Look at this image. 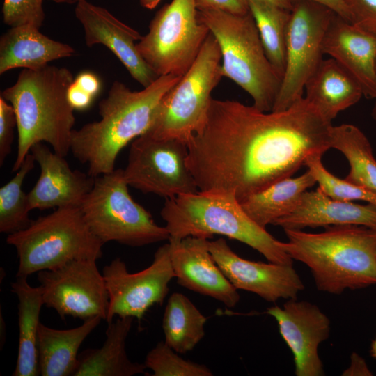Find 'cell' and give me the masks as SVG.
Segmentation results:
<instances>
[{
  "label": "cell",
  "mask_w": 376,
  "mask_h": 376,
  "mask_svg": "<svg viewBox=\"0 0 376 376\" xmlns=\"http://www.w3.org/2000/svg\"><path fill=\"white\" fill-rule=\"evenodd\" d=\"M331 127L304 97L279 111L212 98L203 128L187 143V164L199 191L241 201L330 149Z\"/></svg>",
  "instance_id": "cell-1"
},
{
  "label": "cell",
  "mask_w": 376,
  "mask_h": 376,
  "mask_svg": "<svg viewBox=\"0 0 376 376\" xmlns=\"http://www.w3.org/2000/svg\"><path fill=\"white\" fill-rule=\"evenodd\" d=\"M180 77L159 76L139 91L113 81L99 103L100 120L72 133L70 151L81 163L88 164L90 175L96 178L115 170L120 150L149 130L163 97Z\"/></svg>",
  "instance_id": "cell-2"
},
{
  "label": "cell",
  "mask_w": 376,
  "mask_h": 376,
  "mask_svg": "<svg viewBox=\"0 0 376 376\" xmlns=\"http://www.w3.org/2000/svg\"><path fill=\"white\" fill-rule=\"evenodd\" d=\"M73 80L66 68H24L16 82L1 93L13 106L17 122V151L12 171L19 170L36 143H47L63 157L70 151L75 117L67 93Z\"/></svg>",
  "instance_id": "cell-3"
},
{
  "label": "cell",
  "mask_w": 376,
  "mask_h": 376,
  "mask_svg": "<svg viewBox=\"0 0 376 376\" xmlns=\"http://www.w3.org/2000/svg\"><path fill=\"white\" fill-rule=\"evenodd\" d=\"M318 233L285 229L281 248L305 264L318 290L340 295L376 285V230L363 226H330Z\"/></svg>",
  "instance_id": "cell-4"
},
{
  "label": "cell",
  "mask_w": 376,
  "mask_h": 376,
  "mask_svg": "<svg viewBox=\"0 0 376 376\" xmlns=\"http://www.w3.org/2000/svg\"><path fill=\"white\" fill-rule=\"evenodd\" d=\"M160 214L169 240L188 236L211 239L221 235L246 244L269 262L292 265L293 260L281 248L280 241L246 214L233 194L198 191L166 198Z\"/></svg>",
  "instance_id": "cell-5"
},
{
  "label": "cell",
  "mask_w": 376,
  "mask_h": 376,
  "mask_svg": "<svg viewBox=\"0 0 376 376\" xmlns=\"http://www.w3.org/2000/svg\"><path fill=\"white\" fill-rule=\"evenodd\" d=\"M198 17L217 41L221 53V72L252 98L254 106L271 111L281 77L267 57L254 19L221 10H198Z\"/></svg>",
  "instance_id": "cell-6"
},
{
  "label": "cell",
  "mask_w": 376,
  "mask_h": 376,
  "mask_svg": "<svg viewBox=\"0 0 376 376\" xmlns=\"http://www.w3.org/2000/svg\"><path fill=\"white\" fill-rule=\"evenodd\" d=\"M6 242L17 253V276L28 277L77 260H97L104 243L86 223L79 207L56 208L32 220L26 228L9 234Z\"/></svg>",
  "instance_id": "cell-7"
},
{
  "label": "cell",
  "mask_w": 376,
  "mask_h": 376,
  "mask_svg": "<svg viewBox=\"0 0 376 376\" xmlns=\"http://www.w3.org/2000/svg\"><path fill=\"white\" fill-rule=\"evenodd\" d=\"M123 169L95 178L79 209L93 233L104 244L114 241L142 246L169 239L165 226L130 196Z\"/></svg>",
  "instance_id": "cell-8"
},
{
  "label": "cell",
  "mask_w": 376,
  "mask_h": 376,
  "mask_svg": "<svg viewBox=\"0 0 376 376\" xmlns=\"http://www.w3.org/2000/svg\"><path fill=\"white\" fill-rule=\"evenodd\" d=\"M221 61L219 44L210 33L194 63L163 97L156 117L145 134L187 144L206 121L211 93L223 77Z\"/></svg>",
  "instance_id": "cell-9"
},
{
  "label": "cell",
  "mask_w": 376,
  "mask_h": 376,
  "mask_svg": "<svg viewBox=\"0 0 376 376\" xmlns=\"http://www.w3.org/2000/svg\"><path fill=\"white\" fill-rule=\"evenodd\" d=\"M136 47L157 75L182 77L197 58L209 29L198 19L196 0H172L163 6Z\"/></svg>",
  "instance_id": "cell-10"
},
{
  "label": "cell",
  "mask_w": 376,
  "mask_h": 376,
  "mask_svg": "<svg viewBox=\"0 0 376 376\" xmlns=\"http://www.w3.org/2000/svg\"><path fill=\"white\" fill-rule=\"evenodd\" d=\"M335 13L307 1L293 2L288 28L285 66L272 111H283L303 97L306 84L324 54L326 32Z\"/></svg>",
  "instance_id": "cell-11"
},
{
  "label": "cell",
  "mask_w": 376,
  "mask_h": 376,
  "mask_svg": "<svg viewBox=\"0 0 376 376\" xmlns=\"http://www.w3.org/2000/svg\"><path fill=\"white\" fill-rule=\"evenodd\" d=\"M187 144L146 134L130 146L124 178L129 186L144 194L166 198L196 193V181L187 166Z\"/></svg>",
  "instance_id": "cell-12"
},
{
  "label": "cell",
  "mask_w": 376,
  "mask_h": 376,
  "mask_svg": "<svg viewBox=\"0 0 376 376\" xmlns=\"http://www.w3.org/2000/svg\"><path fill=\"white\" fill-rule=\"evenodd\" d=\"M102 274L109 294L107 324L115 315L132 317L140 322L150 308L162 304L169 282L175 277L170 244L159 247L150 265L140 272H129L125 263L116 258L104 266Z\"/></svg>",
  "instance_id": "cell-13"
},
{
  "label": "cell",
  "mask_w": 376,
  "mask_h": 376,
  "mask_svg": "<svg viewBox=\"0 0 376 376\" xmlns=\"http://www.w3.org/2000/svg\"><path fill=\"white\" fill-rule=\"evenodd\" d=\"M43 304L61 319L70 315L86 320H106L109 294L96 260H77L51 270L37 273Z\"/></svg>",
  "instance_id": "cell-14"
},
{
  "label": "cell",
  "mask_w": 376,
  "mask_h": 376,
  "mask_svg": "<svg viewBox=\"0 0 376 376\" xmlns=\"http://www.w3.org/2000/svg\"><path fill=\"white\" fill-rule=\"evenodd\" d=\"M209 251L236 289L255 293L267 301L297 299L304 288L292 265L246 260L236 254L224 238L209 240Z\"/></svg>",
  "instance_id": "cell-15"
},
{
  "label": "cell",
  "mask_w": 376,
  "mask_h": 376,
  "mask_svg": "<svg viewBox=\"0 0 376 376\" xmlns=\"http://www.w3.org/2000/svg\"><path fill=\"white\" fill-rule=\"evenodd\" d=\"M267 313L276 320L279 332L290 349L297 376L324 375L318 347L329 336V318L315 304L290 299L283 308L270 307Z\"/></svg>",
  "instance_id": "cell-16"
},
{
  "label": "cell",
  "mask_w": 376,
  "mask_h": 376,
  "mask_svg": "<svg viewBox=\"0 0 376 376\" xmlns=\"http://www.w3.org/2000/svg\"><path fill=\"white\" fill-rule=\"evenodd\" d=\"M75 5V17L84 28L88 47L97 44L107 47L143 88L159 77L137 49L136 42L142 38L137 31L119 20L106 8L87 0H80Z\"/></svg>",
  "instance_id": "cell-17"
},
{
  "label": "cell",
  "mask_w": 376,
  "mask_h": 376,
  "mask_svg": "<svg viewBox=\"0 0 376 376\" xmlns=\"http://www.w3.org/2000/svg\"><path fill=\"white\" fill-rule=\"evenodd\" d=\"M169 242L172 267L180 285L211 297L228 308L236 306L240 301L237 289L212 258L209 239L188 236Z\"/></svg>",
  "instance_id": "cell-18"
},
{
  "label": "cell",
  "mask_w": 376,
  "mask_h": 376,
  "mask_svg": "<svg viewBox=\"0 0 376 376\" xmlns=\"http://www.w3.org/2000/svg\"><path fill=\"white\" fill-rule=\"evenodd\" d=\"M30 152L38 162L39 178L28 193L31 210L79 207L93 187L95 178L72 170L65 159L43 143L35 144Z\"/></svg>",
  "instance_id": "cell-19"
},
{
  "label": "cell",
  "mask_w": 376,
  "mask_h": 376,
  "mask_svg": "<svg viewBox=\"0 0 376 376\" xmlns=\"http://www.w3.org/2000/svg\"><path fill=\"white\" fill-rule=\"evenodd\" d=\"M322 50L351 75L365 97L376 99L375 37L335 15Z\"/></svg>",
  "instance_id": "cell-20"
},
{
  "label": "cell",
  "mask_w": 376,
  "mask_h": 376,
  "mask_svg": "<svg viewBox=\"0 0 376 376\" xmlns=\"http://www.w3.org/2000/svg\"><path fill=\"white\" fill-rule=\"evenodd\" d=\"M273 225L285 229L358 225L376 230V207L331 198L319 187L306 191L296 208Z\"/></svg>",
  "instance_id": "cell-21"
},
{
  "label": "cell",
  "mask_w": 376,
  "mask_h": 376,
  "mask_svg": "<svg viewBox=\"0 0 376 376\" xmlns=\"http://www.w3.org/2000/svg\"><path fill=\"white\" fill-rule=\"evenodd\" d=\"M29 24L13 26L0 38V74L14 68L36 70L72 56L74 48L42 34Z\"/></svg>",
  "instance_id": "cell-22"
},
{
  "label": "cell",
  "mask_w": 376,
  "mask_h": 376,
  "mask_svg": "<svg viewBox=\"0 0 376 376\" xmlns=\"http://www.w3.org/2000/svg\"><path fill=\"white\" fill-rule=\"evenodd\" d=\"M304 90L305 97L331 123L363 95L357 81L332 58L322 59Z\"/></svg>",
  "instance_id": "cell-23"
},
{
  "label": "cell",
  "mask_w": 376,
  "mask_h": 376,
  "mask_svg": "<svg viewBox=\"0 0 376 376\" xmlns=\"http://www.w3.org/2000/svg\"><path fill=\"white\" fill-rule=\"evenodd\" d=\"M134 318L118 317L108 324L106 340L100 348L87 349L78 356L73 376H132L146 375L145 364L131 361L125 342Z\"/></svg>",
  "instance_id": "cell-24"
},
{
  "label": "cell",
  "mask_w": 376,
  "mask_h": 376,
  "mask_svg": "<svg viewBox=\"0 0 376 376\" xmlns=\"http://www.w3.org/2000/svg\"><path fill=\"white\" fill-rule=\"evenodd\" d=\"M100 317H92L75 328L56 329L40 323L38 352L42 376L73 375L78 363V351L85 338L100 324Z\"/></svg>",
  "instance_id": "cell-25"
},
{
  "label": "cell",
  "mask_w": 376,
  "mask_h": 376,
  "mask_svg": "<svg viewBox=\"0 0 376 376\" xmlns=\"http://www.w3.org/2000/svg\"><path fill=\"white\" fill-rule=\"evenodd\" d=\"M27 277L17 276L11 283L18 299L19 345L14 376L40 375L38 352V330L40 313L44 305L39 286H31Z\"/></svg>",
  "instance_id": "cell-26"
},
{
  "label": "cell",
  "mask_w": 376,
  "mask_h": 376,
  "mask_svg": "<svg viewBox=\"0 0 376 376\" xmlns=\"http://www.w3.org/2000/svg\"><path fill=\"white\" fill-rule=\"evenodd\" d=\"M316 180L307 170L296 178L282 179L253 194L241 201L242 208L259 226L265 228L279 218L291 213L297 206L302 194Z\"/></svg>",
  "instance_id": "cell-27"
},
{
  "label": "cell",
  "mask_w": 376,
  "mask_h": 376,
  "mask_svg": "<svg viewBox=\"0 0 376 376\" xmlns=\"http://www.w3.org/2000/svg\"><path fill=\"white\" fill-rule=\"evenodd\" d=\"M207 320L185 295L173 293L163 316L164 342L177 353L191 351L205 336Z\"/></svg>",
  "instance_id": "cell-28"
},
{
  "label": "cell",
  "mask_w": 376,
  "mask_h": 376,
  "mask_svg": "<svg viewBox=\"0 0 376 376\" xmlns=\"http://www.w3.org/2000/svg\"><path fill=\"white\" fill-rule=\"evenodd\" d=\"M330 148L340 151L350 164L345 180L376 191V159L365 134L352 124L332 125Z\"/></svg>",
  "instance_id": "cell-29"
},
{
  "label": "cell",
  "mask_w": 376,
  "mask_h": 376,
  "mask_svg": "<svg viewBox=\"0 0 376 376\" xmlns=\"http://www.w3.org/2000/svg\"><path fill=\"white\" fill-rule=\"evenodd\" d=\"M247 1L267 57L282 80L290 10L265 0Z\"/></svg>",
  "instance_id": "cell-30"
},
{
  "label": "cell",
  "mask_w": 376,
  "mask_h": 376,
  "mask_svg": "<svg viewBox=\"0 0 376 376\" xmlns=\"http://www.w3.org/2000/svg\"><path fill=\"white\" fill-rule=\"evenodd\" d=\"M35 159L29 152L15 175L0 188V232L11 234L27 228L32 220L28 194L22 190L27 174L33 169Z\"/></svg>",
  "instance_id": "cell-31"
},
{
  "label": "cell",
  "mask_w": 376,
  "mask_h": 376,
  "mask_svg": "<svg viewBox=\"0 0 376 376\" xmlns=\"http://www.w3.org/2000/svg\"><path fill=\"white\" fill-rule=\"evenodd\" d=\"M322 154L308 157L304 166L315 178L318 187L331 198L342 201H363L376 207V191L340 179L331 173L322 162Z\"/></svg>",
  "instance_id": "cell-32"
},
{
  "label": "cell",
  "mask_w": 376,
  "mask_h": 376,
  "mask_svg": "<svg viewBox=\"0 0 376 376\" xmlns=\"http://www.w3.org/2000/svg\"><path fill=\"white\" fill-rule=\"evenodd\" d=\"M146 368L152 376H212L211 370L203 364L185 360L165 342L160 341L147 354Z\"/></svg>",
  "instance_id": "cell-33"
},
{
  "label": "cell",
  "mask_w": 376,
  "mask_h": 376,
  "mask_svg": "<svg viewBox=\"0 0 376 376\" xmlns=\"http://www.w3.org/2000/svg\"><path fill=\"white\" fill-rule=\"evenodd\" d=\"M43 0H3V22L10 27L29 24L40 29L45 19Z\"/></svg>",
  "instance_id": "cell-34"
},
{
  "label": "cell",
  "mask_w": 376,
  "mask_h": 376,
  "mask_svg": "<svg viewBox=\"0 0 376 376\" xmlns=\"http://www.w3.org/2000/svg\"><path fill=\"white\" fill-rule=\"evenodd\" d=\"M351 23L376 38V0H345Z\"/></svg>",
  "instance_id": "cell-35"
},
{
  "label": "cell",
  "mask_w": 376,
  "mask_h": 376,
  "mask_svg": "<svg viewBox=\"0 0 376 376\" xmlns=\"http://www.w3.org/2000/svg\"><path fill=\"white\" fill-rule=\"evenodd\" d=\"M17 127L13 106L0 96V165L11 152L14 129Z\"/></svg>",
  "instance_id": "cell-36"
},
{
  "label": "cell",
  "mask_w": 376,
  "mask_h": 376,
  "mask_svg": "<svg viewBox=\"0 0 376 376\" xmlns=\"http://www.w3.org/2000/svg\"><path fill=\"white\" fill-rule=\"evenodd\" d=\"M196 3L198 10L215 9L237 15L249 12L247 0H196Z\"/></svg>",
  "instance_id": "cell-37"
},
{
  "label": "cell",
  "mask_w": 376,
  "mask_h": 376,
  "mask_svg": "<svg viewBox=\"0 0 376 376\" xmlns=\"http://www.w3.org/2000/svg\"><path fill=\"white\" fill-rule=\"evenodd\" d=\"M67 95L70 104L76 110H84L87 109L94 98V97L78 86L74 82V80L68 89Z\"/></svg>",
  "instance_id": "cell-38"
},
{
  "label": "cell",
  "mask_w": 376,
  "mask_h": 376,
  "mask_svg": "<svg viewBox=\"0 0 376 376\" xmlns=\"http://www.w3.org/2000/svg\"><path fill=\"white\" fill-rule=\"evenodd\" d=\"M74 82L93 97L98 94L101 87L99 78L90 72H83L79 74L74 79Z\"/></svg>",
  "instance_id": "cell-39"
},
{
  "label": "cell",
  "mask_w": 376,
  "mask_h": 376,
  "mask_svg": "<svg viewBox=\"0 0 376 376\" xmlns=\"http://www.w3.org/2000/svg\"><path fill=\"white\" fill-rule=\"evenodd\" d=\"M292 3L297 1H307L323 6L336 15L340 17L345 20L351 22V15L345 0H290Z\"/></svg>",
  "instance_id": "cell-40"
},
{
  "label": "cell",
  "mask_w": 376,
  "mask_h": 376,
  "mask_svg": "<svg viewBox=\"0 0 376 376\" xmlns=\"http://www.w3.org/2000/svg\"><path fill=\"white\" fill-rule=\"evenodd\" d=\"M350 365L343 372V375H373L365 360L357 353H352L350 357Z\"/></svg>",
  "instance_id": "cell-41"
},
{
  "label": "cell",
  "mask_w": 376,
  "mask_h": 376,
  "mask_svg": "<svg viewBox=\"0 0 376 376\" xmlns=\"http://www.w3.org/2000/svg\"><path fill=\"white\" fill-rule=\"evenodd\" d=\"M283 8L291 10L292 2L290 0H265Z\"/></svg>",
  "instance_id": "cell-42"
},
{
  "label": "cell",
  "mask_w": 376,
  "mask_h": 376,
  "mask_svg": "<svg viewBox=\"0 0 376 376\" xmlns=\"http://www.w3.org/2000/svg\"><path fill=\"white\" fill-rule=\"evenodd\" d=\"M161 0H140L141 6L148 10H152L156 8Z\"/></svg>",
  "instance_id": "cell-43"
},
{
  "label": "cell",
  "mask_w": 376,
  "mask_h": 376,
  "mask_svg": "<svg viewBox=\"0 0 376 376\" xmlns=\"http://www.w3.org/2000/svg\"><path fill=\"white\" fill-rule=\"evenodd\" d=\"M370 354L372 357L376 359V338L374 339L371 343Z\"/></svg>",
  "instance_id": "cell-44"
},
{
  "label": "cell",
  "mask_w": 376,
  "mask_h": 376,
  "mask_svg": "<svg viewBox=\"0 0 376 376\" xmlns=\"http://www.w3.org/2000/svg\"><path fill=\"white\" fill-rule=\"evenodd\" d=\"M57 3L76 4L80 0H49Z\"/></svg>",
  "instance_id": "cell-45"
},
{
  "label": "cell",
  "mask_w": 376,
  "mask_h": 376,
  "mask_svg": "<svg viewBox=\"0 0 376 376\" xmlns=\"http://www.w3.org/2000/svg\"><path fill=\"white\" fill-rule=\"evenodd\" d=\"M375 100V104H374V106L372 109V111H371V116L373 118V119L374 120V121L376 123V99Z\"/></svg>",
  "instance_id": "cell-46"
}]
</instances>
